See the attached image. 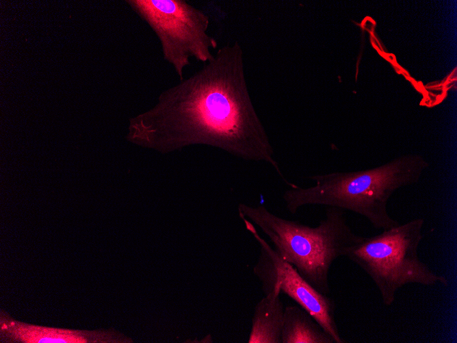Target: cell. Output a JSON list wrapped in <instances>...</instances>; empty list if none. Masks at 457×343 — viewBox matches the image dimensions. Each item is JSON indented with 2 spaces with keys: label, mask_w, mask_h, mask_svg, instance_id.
Instances as JSON below:
<instances>
[{
  "label": "cell",
  "mask_w": 457,
  "mask_h": 343,
  "mask_svg": "<svg viewBox=\"0 0 457 343\" xmlns=\"http://www.w3.org/2000/svg\"><path fill=\"white\" fill-rule=\"evenodd\" d=\"M128 138L162 153L213 147L264 162L287 181L252 104L237 41L220 48L200 70L162 92L151 110L131 120Z\"/></svg>",
  "instance_id": "1"
},
{
  "label": "cell",
  "mask_w": 457,
  "mask_h": 343,
  "mask_svg": "<svg viewBox=\"0 0 457 343\" xmlns=\"http://www.w3.org/2000/svg\"><path fill=\"white\" fill-rule=\"evenodd\" d=\"M429 166L421 155H406L369 169L312 175L308 178L313 186L293 183L283 199L291 214L306 205L336 207L359 214L375 229L383 230L400 224L388 211L391 196L417 183Z\"/></svg>",
  "instance_id": "2"
},
{
  "label": "cell",
  "mask_w": 457,
  "mask_h": 343,
  "mask_svg": "<svg viewBox=\"0 0 457 343\" xmlns=\"http://www.w3.org/2000/svg\"><path fill=\"white\" fill-rule=\"evenodd\" d=\"M239 216L259 227L285 261L319 292H330L329 273L333 263L363 238L347 222L345 211L327 207L325 216L315 227L286 219L263 205L240 203Z\"/></svg>",
  "instance_id": "3"
},
{
  "label": "cell",
  "mask_w": 457,
  "mask_h": 343,
  "mask_svg": "<svg viewBox=\"0 0 457 343\" xmlns=\"http://www.w3.org/2000/svg\"><path fill=\"white\" fill-rule=\"evenodd\" d=\"M423 225V218H414L378 234L363 236L346 254L372 280L385 306L393 305L397 291L408 284L448 285L445 276L419 257Z\"/></svg>",
  "instance_id": "4"
},
{
  "label": "cell",
  "mask_w": 457,
  "mask_h": 343,
  "mask_svg": "<svg viewBox=\"0 0 457 343\" xmlns=\"http://www.w3.org/2000/svg\"><path fill=\"white\" fill-rule=\"evenodd\" d=\"M158 37L164 59L180 81L190 58L207 63L213 58L216 40L208 33V15L184 0L127 1Z\"/></svg>",
  "instance_id": "5"
},
{
  "label": "cell",
  "mask_w": 457,
  "mask_h": 343,
  "mask_svg": "<svg viewBox=\"0 0 457 343\" xmlns=\"http://www.w3.org/2000/svg\"><path fill=\"white\" fill-rule=\"evenodd\" d=\"M239 216L260 246L259 257L253 271L260 281L264 294L273 290L286 294L306 310L335 343L345 342L336 322L334 299L313 288L291 264L279 256L260 236L253 223Z\"/></svg>",
  "instance_id": "6"
},
{
  "label": "cell",
  "mask_w": 457,
  "mask_h": 343,
  "mask_svg": "<svg viewBox=\"0 0 457 343\" xmlns=\"http://www.w3.org/2000/svg\"><path fill=\"white\" fill-rule=\"evenodd\" d=\"M119 335L108 331L73 330L33 325L12 319L5 313L1 312L0 315L1 342H127L125 339H120Z\"/></svg>",
  "instance_id": "7"
},
{
  "label": "cell",
  "mask_w": 457,
  "mask_h": 343,
  "mask_svg": "<svg viewBox=\"0 0 457 343\" xmlns=\"http://www.w3.org/2000/svg\"><path fill=\"white\" fill-rule=\"evenodd\" d=\"M280 294L279 291L273 290L257 304L249 343H281L285 307Z\"/></svg>",
  "instance_id": "8"
},
{
  "label": "cell",
  "mask_w": 457,
  "mask_h": 343,
  "mask_svg": "<svg viewBox=\"0 0 457 343\" xmlns=\"http://www.w3.org/2000/svg\"><path fill=\"white\" fill-rule=\"evenodd\" d=\"M281 343H335L303 308L285 307Z\"/></svg>",
  "instance_id": "9"
}]
</instances>
